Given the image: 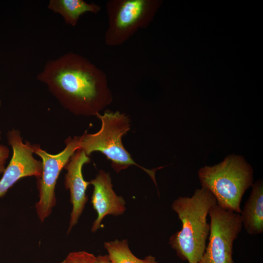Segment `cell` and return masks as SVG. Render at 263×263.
Here are the masks:
<instances>
[{
    "instance_id": "6da1fadb",
    "label": "cell",
    "mask_w": 263,
    "mask_h": 263,
    "mask_svg": "<svg viewBox=\"0 0 263 263\" xmlns=\"http://www.w3.org/2000/svg\"><path fill=\"white\" fill-rule=\"evenodd\" d=\"M66 110L76 116H96L113 101L105 73L73 52L49 60L37 76Z\"/></svg>"
},
{
    "instance_id": "7a4b0ae2",
    "label": "cell",
    "mask_w": 263,
    "mask_h": 263,
    "mask_svg": "<svg viewBox=\"0 0 263 263\" xmlns=\"http://www.w3.org/2000/svg\"><path fill=\"white\" fill-rule=\"evenodd\" d=\"M215 204L214 196L203 187L195 189L191 197H179L173 202L171 209L182 225L181 230L169 238V244L182 260L188 263L200 262L210 230L207 216Z\"/></svg>"
},
{
    "instance_id": "3957f363",
    "label": "cell",
    "mask_w": 263,
    "mask_h": 263,
    "mask_svg": "<svg viewBox=\"0 0 263 263\" xmlns=\"http://www.w3.org/2000/svg\"><path fill=\"white\" fill-rule=\"evenodd\" d=\"M198 173L202 187L213 194L218 205L241 213L243 196L253 184V169L243 156L229 155L218 164L201 168Z\"/></svg>"
},
{
    "instance_id": "277c9868",
    "label": "cell",
    "mask_w": 263,
    "mask_h": 263,
    "mask_svg": "<svg viewBox=\"0 0 263 263\" xmlns=\"http://www.w3.org/2000/svg\"><path fill=\"white\" fill-rule=\"evenodd\" d=\"M96 117L100 120V130L94 133L85 132L79 136V149L89 156L94 151H99L111 161L114 170L119 172L130 166L134 165L147 172L157 186L155 173L158 168L152 170L137 164L125 148L122 137L130 130L129 116L120 112L106 110Z\"/></svg>"
},
{
    "instance_id": "5b68a950",
    "label": "cell",
    "mask_w": 263,
    "mask_h": 263,
    "mask_svg": "<svg viewBox=\"0 0 263 263\" xmlns=\"http://www.w3.org/2000/svg\"><path fill=\"white\" fill-rule=\"evenodd\" d=\"M162 3L158 0H110L106 5L108 26L104 41L108 46L121 45L138 30L151 23Z\"/></svg>"
},
{
    "instance_id": "8992f818",
    "label": "cell",
    "mask_w": 263,
    "mask_h": 263,
    "mask_svg": "<svg viewBox=\"0 0 263 263\" xmlns=\"http://www.w3.org/2000/svg\"><path fill=\"white\" fill-rule=\"evenodd\" d=\"M208 215L210 219L208 243L199 263H235L233 244L243 226L240 214L216 204Z\"/></svg>"
},
{
    "instance_id": "52a82bcc",
    "label": "cell",
    "mask_w": 263,
    "mask_h": 263,
    "mask_svg": "<svg viewBox=\"0 0 263 263\" xmlns=\"http://www.w3.org/2000/svg\"><path fill=\"white\" fill-rule=\"evenodd\" d=\"M79 136H69L65 140V147L58 153L52 154L34 144V153L42 160V173L38 178L39 200L35 205L37 215L41 222L51 214L56 204L55 187L60 172L75 152L79 149Z\"/></svg>"
},
{
    "instance_id": "ba28073f",
    "label": "cell",
    "mask_w": 263,
    "mask_h": 263,
    "mask_svg": "<svg viewBox=\"0 0 263 263\" xmlns=\"http://www.w3.org/2000/svg\"><path fill=\"white\" fill-rule=\"evenodd\" d=\"M13 154L0 180V198L2 197L19 180L27 176L38 178L42 173V163L33 156V144L23 142L20 132L15 129L7 134Z\"/></svg>"
},
{
    "instance_id": "9c48e42d",
    "label": "cell",
    "mask_w": 263,
    "mask_h": 263,
    "mask_svg": "<svg viewBox=\"0 0 263 263\" xmlns=\"http://www.w3.org/2000/svg\"><path fill=\"white\" fill-rule=\"evenodd\" d=\"M90 160L89 156L82 150L78 149L64 167L67 170L64 185L70 191V201L72 204L68 234L77 223L88 201L86 191L90 183L84 179L82 170L84 165L89 163Z\"/></svg>"
},
{
    "instance_id": "30bf717a",
    "label": "cell",
    "mask_w": 263,
    "mask_h": 263,
    "mask_svg": "<svg viewBox=\"0 0 263 263\" xmlns=\"http://www.w3.org/2000/svg\"><path fill=\"white\" fill-rule=\"evenodd\" d=\"M90 183L94 187L91 203L97 213L92 227V232H94L100 227L102 220L107 215L123 214L126 211V202L114 192L110 175L106 171L100 170Z\"/></svg>"
},
{
    "instance_id": "8fae6325",
    "label": "cell",
    "mask_w": 263,
    "mask_h": 263,
    "mask_svg": "<svg viewBox=\"0 0 263 263\" xmlns=\"http://www.w3.org/2000/svg\"><path fill=\"white\" fill-rule=\"evenodd\" d=\"M250 196L240 213L243 226L249 235L263 232V182L260 179L252 185Z\"/></svg>"
},
{
    "instance_id": "7c38bea8",
    "label": "cell",
    "mask_w": 263,
    "mask_h": 263,
    "mask_svg": "<svg viewBox=\"0 0 263 263\" xmlns=\"http://www.w3.org/2000/svg\"><path fill=\"white\" fill-rule=\"evenodd\" d=\"M48 8L61 15L65 22L72 26L77 25L81 15L90 12L99 13L101 7L94 3H89L83 0H51Z\"/></svg>"
},
{
    "instance_id": "4fadbf2b",
    "label": "cell",
    "mask_w": 263,
    "mask_h": 263,
    "mask_svg": "<svg viewBox=\"0 0 263 263\" xmlns=\"http://www.w3.org/2000/svg\"><path fill=\"white\" fill-rule=\"evenodd\" d=\"M108 258L111 263H159L155 257L149 255L144 259L136 257L131 251L127 240L104 243Z\"/></svg>"
},
{
    "instance_id": "5bb4252c",
    "label": "cell",
    "mask_w": 263,
    "mask_h": 263,
    "mask_svg": "<svg viewBox=\"0 0 263 263\" xmlns=\"http://www.w3.org/2000/svg\"><path fill=\"white\" fill-rule=\"evenodd\" d=\"M61 263H98L97 257L85 251L72 252Z\"/></svg>"
},
{
    "instance_id": "9a60e30c",
    "label": "cell",
    "mask_w": 263,
    "mask_h": 263,
    "mask_svg": "<svg viewBox=\"0 0 263 263\" xmlns=\"http://www.w3.org/2000/svg\"><path fill=\"white\" fill-rule=\"evenodd\" d=\"M9 153V149L7 146L0 145V174L3 173L6 168L5 164Z\"/></svg>"
},
{
    "instance_id": "2e32d148",
    "label": "cell",
    "mask_w": 263,
    "mask_h": 263,
    "mask_svg": "<svg viewBox=\"0 0 263 263\" xmlns=\"http://www.w3.org/2000/svg\"><path fill=\"white\" fill-rule=\"evenodd\" d=\"M97 257L98 263H111L107 255H98Z\"/></svg>"
},
{
    "instance_id": "e0dca14e",
    "label": "cell",
    "mask_w": 263,
    "mask_h": 263,
    "mask_svg": "<svg viewBox=\"0 0 263 263\" xmlns=\"http://www.w3.org/2000/svg\"><path fill=\"white\" fill-rule=\"evenodd\" d=\"M1 131H0V140L1 139Z\"/></svg>"
},
{
    "instance_id": "ac0fdd59",
    "label": "cell",
    "mask_w": 263,
    "mask_h": 263,
    "mask_svg": "<svg viewBox=\"0 0 263 263\" xmlns=\"http://www.w3.org/2000/svg\"><path fill=\"white\" fill-rule=\"evenodd\" d=\"M0 105H1V101L0 100Z\"/></svg>"
}]
</instances>
